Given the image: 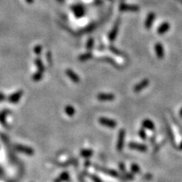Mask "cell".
<instances>
[{
  "label": "cell",
  "instance_id": "obj_1",
  "mask_svg": "<svg viewBox=\"0 0 182 182\" xmlns=\"http://www.w3.org/2000/svg\"><path fill=\"white\" fill-rule=\"evenodd\" d=\"M71 11H72L74 15L77 18H81L82 17L84 16L85 14H86V9H85L83 5H73L71 7Z\"/></svg>",
  "mask_w": 182,
  "mask_h": 182
},
{
  "label": "cell",
  "instance_id": "obj_2",
  "mask_svg": "<svg viewBox=\"0 0 182 182\" xmlns=\"http://www.w3.org/2000/svg\"><path fill=\"white\" fill-rule=\"evenodd\" d=\"M125 130L124 129H121L119 132V136H118V141L116 144V149L119 152L122 151L124 148V138H125Z\"/></svg>",
  "mask_w": 182,
  "mask_h": 182
},
{
  "label": "cell",
  "instance_id": "obj_3",
  "mask_svg": "<svg viewBox=\"0 0 182 182\" xmlns=\"http://www.w3.org/2000/svg\"><path fill=\"white\" fill-rule=\"evenodd\" d=\"M99 124H102V126L109 127V128L113 129L117 126V122L113 119H109V118L105 117H101L99 119Z\"/></svg>",
  "mask_w": 182,
  "mask_h": 182
},
{
  "label": "cell",
  "instance_id": "obj_4",
  "mask_svg": "<svg viewBox=\"0 0 182 182\" xmlns=\"http://www.w3.org/2000/svg\"><path fill=\"white\" fill-rule=\"evenodd\" d=\"M15 149L18 152H21V153H24L27 155H33L34 154V149L31 148L30 147H27V146L17 144V145L15 146Z\"/></svg>",
  "mask_w": 182,
  "mask_h": 182
},
{
  "label": "cell",
  "instance_id": "obj_5",
  "mask_svg": "<svg viewBox=\"0 0 182 182\" xmlns=\"http://www.w3.org/2000/svg\"><path fill=\"white\" fill-rule=\"evenodd\" d=\"M119 10L121 12H136L140 10V7L137 5H130V4H125V3H122L119 6Z\"/></svg>",
  "mask_w": 182,
  "mask_h": 182
},
{
  "label": "cell",
  "instance_id": "obj_6",
  "mask_svg": "<svg viewBox=\"0 0 182 182\" xmlns=\"http://www.w3.org/2000/svg\"><path fill=\"white\" fill-rule=\"evenodd\" d=\"M119 24H120V22L119 21H118L117 22H116L115 25L113 26L112 29L110 33L109 34V39L111 42L115 41L117 38V36L119 34Z\"/></svg>",
  "mask_w": 182,
  "mask_h": 182
},
{
  "label": "cell",
  "instance_id": "obj_7",
  "mask_svg": "<svg viewBox=\"0 0 182 182\" xmlns=\"http://www.w3.org/2000/svg\"><path fill=\"white\" fill-rule=\"evenodd\" d=\"M149 84H150V80L148 79H144V80H141V82H139V83L135 85L134 87V91L135 93H140L143 90L145 89L146 87H147L149 86Z\"/></svg>",
  "mask_w": 182,
  "mask_h": 182
},
{
  "label": "cell",
  "instance_id": "obj_8",
  "mask_svg": "<svg viewBox=\"0 0 182 182\" xmlns=\"http://www.w3.org/2000/svg\"><path fill=\"white\" fill-rule=\"evenodd\" d=\"M128 147L131 150H137V151L140 152H146L147 150V147L144 144H139V143L136 142H130L129 143Z\"/></svg>",
  "mask_w": 182,
  "mask_h": 182
},
{
  "label": "cell",
  "instance_id": "obj_9",
  "mask_svg": "<svg viewBox=\"0 0 182 182\" xmlns=\"http://www.w3.org/2000/svg\"><path fill=\"white\" fill-rule=\"evenodd\" d=\"M23 96V91H18L15 93H12V95L9 96L8 98V100L11 102V103L16 104L17 102H18L21 99V98Z\"/></svg>",
  "mask_w": 182,
  "mask_h": 182
},
{
  "label": "cell",
  "instance_id": "obj_10",
  "mask_svg": "<svg viewBox=\"0 0 182 182\" xmlns=\"http://www.w3.org/2000/svg\"><path fill=\"white\" fill-rule=\"evenodd\" d=\"M116 96L112 93H100L97 95V99L102 102H108V101L114 100Z\"/></svg>",
  "mask_w": 182,
  "mask_h": 182
},
{
  "label": "cell",
  "instance_id": "obj_11",
  "mask_svg": "<svg viewBox=\"0 0 182 182\" xmlns=\"http://www.w3.org/2000/svg\"><path fill=\"white\" fill-rule=\"evenodd\" d=\"M96 169H97L99 171H100V172L106 174V175H110L111 177H113V178H119V172H116V170L106 169V168L99 167V166H96Z\"/></svg>",
  "mask_w": 182,
  "mask_h": 182
},
{
  "label": "cell",
  "instance_id": "obj_12",
  "mask_svg": "<svg viewBox=\"0 0 182 182\" xmlns=\"http://www.w3.org/2000/svg\"><path fill=\"white\" fill-rule=\"evenodd\" d=\"M65 74H66V75L69 77L70 80H71L72 82H74V83L77 84L80 82V77H79V76L77 75V74L73 71V70L67 69L66 71H65Z\"/></svg>",
  "mask_w": 182,
  "mask_h": 182
},
{
  "label": "cell",
  "instance_id": "obj_13",
  "mask_svg": "<svg viewBox=\"0 0 182 182\" xmlns=\"http://www.w3.org/2000/svg\"><path fill=\"white\" fill-rule=\"evenodd\" d=\"M155 52L158 59H162L164 58L165 56L164 48H163V46L160 43H156V44L155 45Z\"/></svg>",
  "mask_w": 182,
  "mask_h": 182
},
{
  "label": "cell",
  "instance_id": "obj_14",
  "mask_svg": "<svg viewBox=\"0 0 182 182\" xmlns=\"http://www.w3.org/2000/svg\"><path fill=\"white\" fill-rule=\"evenodd\" d=\"M155 15L153 13V12H150L148 15H147V18H146L145 23H144V26L147 29L151 28L152 26V24H153L154 21H155Z\"/></svg>",
  "mask_w": 182,
  "mask_h": 182
},
{
  "label": "cell",
  "instance_id": "obj_15",
  "mask_svg": "<svg viewBox=\"0 0 182 182\" xmlns=\"http://www.w3.org/2000/svg\"><path fill=\"white\" fill-rule=\"evenodd\" d=\"M10 114V111L9 109H4L0 112V123L4 127H7V122H6V118L8 115Z\"/></svg>",
  "mask_w": 182,
  "mask_h": 182
},
{
  "label": "cell",
  "instance_id": "obj_16",
  "mask_svg": "<svg viewBox=\"0 0 182 182\" xmlns=\"http://www.w3.org/2000/svg\"><path fill=\"white\" fill-rule=\"evenodd\" d=\"M142 127L144 129H148V130H153L155 129V124L152 122V121L149 119H146L143 121L142 122Z\"/></svg>",
  "mask_w": 182,
  "mask_h": 182
},
{
  "label": "cell",
  "instance_id": "obj_17",
  "mask_svg": "<svg viewBox=\"0 0 182 182\" xmlns=\"http://www.w3.org/2000/svg\"><path fill=\"white\" fill-rule=\"evenodd\" d=\"M169 28H170V24L168 22H164L158 27V29H157V33H158L159 34H160V35H162V34L168 32Z\"/></svg>",
  "mask_w": 182,
  "mask_h": 182
},
{
  "label": "cell",
  "instance_id": "obj_18",
  "mask_svg": "<svg viewBox=\"0 0 182 182\" xmlns=\"http://www.w3.org/2000/svg\"><path fill=\"white\" fill-rule=\"evenodd\" d=\"M69 180V174L68 172H63L55 179L54 182H66Z\"/></svg>",
  "mask_w": 182,
  "mask_h": 182
},
{
  "label": "cell",
  "instance_id": "obj_19",
  "mask_svg": "<svg viewBox=\"0 0 182 182\" xmlns=\"http://www.w3.org/2000/svg\"><path fill=\"white\" fill-rule=\"evenodd\" d=\"M34 64H35V65L37 66V71L44 73L45 71L44 64H43V61L41 60V59H40V57H37V59H35V60H34Z\"/></svg>",
  "mask_w": 182,
  "mask_h": 182
},
{
  "label": "cell",
  "instance_id": "obj_20",
  "mask_svg": "<svg viewBox=\"0 0 182 182\" xmlns=\"http://www.w3.org/2000/svg\"><path fill=\"white\" fill-rule=\"evenodd\" d=\"M65 112L69 117H73L75 114V109L71 105H68L65 107Z\"/></svg>",
  "mask_w": 182,
  "mask_h": 182
},
{
  "label": "cell",
  "instance_id": "obj_21",
  "mask_svg": "<svg viewBox=\"0 0 182 182\" xmlns=\"http://www.w3.org/2000/svg\"><path fill=\"white\" fill-rule=\"evenodd\" d=\"M92 57H93V54H92L91 51H88V52L79 55L78 60L80 61V62H86V61L91 59Z\"/></svg>",
  "mask_w": 182,
  "mask_h": 182
},
{
  "label": "cell",
  "instance_id": "obj_22",
  "mask_svg": "<svg viewBox=\"0 0 182 182\" xmlns=\"http://www.w3.org/2000/svg\"><path fill=\"white\" fill-rule=\"evenodd\" d=\"M80 156H82L83 158H90V157H91L92 155H93V151L91 149H84V150H82L80 152Z\"/></svg>",
  "mask_w": 182,
  "mask_h": 182
},
{
  "label": "cell",
  "instance_id": "obj_23",
  "mask_svg": "<svg viewBox=\"0 0 182 182\" xmlns=\"http://www.w3.org/2000/svg\"><path fill=\"white\" fill-rule=\"evenodd\" d=\"M43 77V73L37 71V72L34 73V74L33 75L32 78H33V80H34V81L39 82L42 80Z\"/></svg>",
  "mask_w": 182,
  "mask_h": 182
},
{
  "label": "cell",
  "instance_id": "obj_24",
  "mask_svg": "<svg viewBox=\"0 0 182 182\" xmlns=\"http://www.w3.org/2000/svg\"><path fill=\"white\" fill-rule=\"evenodd\" d=\"M109 50L111 51L112 53L116 54V55H119V56H123V52H121V50H119V49H117L116 47H115L114 46H112V45H111V46H109Z\"/></svg>",
  "mask_w": 182,
  "mask_h": 182
},
{
  "label": "cell",
  "instance_id": "obj_25",
  "mask_svg": "<svg viewBox=\"0 0 182 182\" xmlns=\"http://www.w3.org/2000/svg\"><path fill=\"white\" fill-rule=\"evenodd\" d=\"M130 170H131V172H133L134 174H137L141 172V168H140V166H138L137 164L133 163V164L131 165V166H130Z\"/></svg>",
  "mask_w": 182,
  "mask_h": 182
},
{
  "label": "cell",
  "instance_id": "obj_26",
  "mask_svg": "<svg viewBox=\"0 0 182 182\" xmlns=\"http://www.w3.org/2000/svg\"><path fill=\"white\" fill-rule=\"evenodd\" d=\"M93 46H94V40L93 38H89L88 39L87 42L86 48L88 51H91L93 49Z\"/></svg>",
  "mask_w": 182,
  "mask_h": 182
},
{
  "label": "cell",
  "instance_id": "obj_27",
  "mask_svg": "<svg viewBox=\"0 0 182 182\" xmlns=\"http://www.w3.org/2000/svg\"><path fill=\"white\" fill-rule=\"evenodd\" d=\"M139 137L143 140H146L147 137V133H146V130L144 127H142L141 129H140L139 130Z\"/></svg>",
  "mask_w": 182,
  "mask_h": 182
},
{
  "label": "cell",
  "instance_id": "obj_28",
  "mask_svg": "<svg viewBox=\"0 0 182 182\" xmlns=\"http://www.w3.org/2000/svg\"><path fill=\"white\" fill-rule=\"evenodd\" d=\"M42 49H43V48H42V46H40V45H37V46H34V53L37 55H40V53L42 52Z\"/></svg>",
  "mask_w": 182,
  "mask_h": 182
},
{
  "label": "cell",
  "instance_id": "obj_29",
  "mask_svg": "<svg viewBox=\"0 0 182 182\" xmlns=\"http://www.w3.org/2000/svg\"><path fill=\"white\" fill-rule=\"evenodd\" d=\"M102 61H103V62H107V63H109L110 65H116V66H117V64H116V62H115V61L111 58H109V57H105V58L102 59Z\"/></svg>",
  "mask_w": 182,
  "mask_h": 182
},
{
  "label": "cell",
  "instance_id": "obj_30",
  "mask_svg": "<svg viewBox=\"0 0 182 182\" xmlns=\"http://www.w3.org/2000/svg\"><path fill=\"white\" fill-rule=\"evenodd\" d=\"M90 177H91V178L93 180V182H102V180H101L99 177L96 176V175H90Z\"/></svg>",
  "mask_w": 182,
  "mask_h": 182
},
{
  "label": "cell",
  "instance_id": "obj_31",
  "mask_svg": "<svg viewBox=\"0 0 182 182\" xmlns=\"http://www.w3.org/2000/svg\"><path fill=\"white\" fill-rule=\"evenodd\" d=\"M46 59H47V62L48 63L51 64L52 63V54H51L50 52H46Z\"/></svg>",
  "mask_w": 182,
  "mask_h": 182
},
{
  "label": "cell",
  "instance_id": "obj_32",
  "mask_svg": "<svg viewBox=\"0 0 182 182\" xmlns=\"http://www.w3.org/2000/svg\"><path fill=\"white\" fill-rule=\"evenodd\" d=\"M119 169H120L121 172H122V173H124V174L126 173L125 166H124V164L123 162H120V163H119Z\"/></svg>",
  "mask_w": 182,
  "mask_h": 182
},
{
  "label": "cell",
  "instance_id": "obj_33",
  "mask_svg": "<svg viewBox=\"0 0 182 182\" xmlns=\"http://www.w3.org/2000/svg\"><path fill=\"white\" fill-rule=\"evenodd\" d=\"M5 99V95L3 94L2 93H0V102H2V101L4 100Z\"/></svg>",
  "mask_w": 182,
  "mask_h": 182
},
{
  "label": "cell",
  "instance_id": "obj_34",
  "mask_svg": "<svg viewBox=\"0 0 182 182\" xmlns=\"http://www.w3.org/2000/svg\"><path fill=\"white\" fill-rule=\"evenodd\" d=\"M28 4H32V3L34 2V0H25Z\"/></svg>",
  "mask_w": 182,
  "mask_h": 182
},
{
  "label": "cell",
  "instance_id": "obj_35",
  "mask_svg": "<svg viewBox=\"0 0 182 182\" xmlns=\"http://www.w3.org/2000/svg\"><path fill=\"white\" fill-rule=\"evenodd\" d=\"M180 116L182 118V108L181 109V110H180Z\"/></svg>",
  "mask_w": 182,
  "mask_h": 182
},
{
  "label": "cell",
  "instance_id": "obj_36",
  "mask_svg": "<svg viewBox=\"0 0 182 182\" xmlns=\"http://www.w3.org/2000/svg\"><path fill=\"white\" fill-rule=\"evenodd\" d=\"M179 148L181 149V150H182V142L181 143V144H180V146H179Z\"/></svg>",
  "mask_w": 182,
  "mask_h": 182
},
{
  "label": "cell",
  "instance_id": "obj_37",
  "mask_svg": "<svg viewBox=\"0 0 182 182\" xmlns=\"http://www.w3.org/2000/svg\"><path fill=\"white\" fill-rule=\"evenodd\" d=\"M57 1H58L59 2H63L64 0H57Z\"/></svg>",
  "mask_w": 182,
  "mask_h": 182
},
{
  "label": "cell",
  "instance_id": "obj_38",
  "mask_svg": "<svg viewBox=\"0 0 182 182\" xmlns=\"http://www.w3.org/2000/svg\"><path fill=\"white\" fill-rule=\"evenodd\" d=\"M109 1H112V0H109Z\"/></svg>",
  "mask_w": 182,
  "mask_h": 182
}]
</instances>
